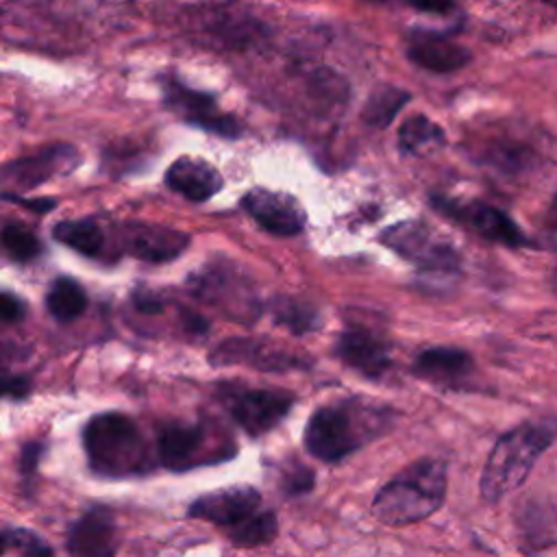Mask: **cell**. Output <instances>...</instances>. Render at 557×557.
<instances>
[{"label":"cell","instance_id":"cell-30","mask_svg":"<svg viewBox=\"0 0 557 557\" xmlns=\"http://www.w3.org/2000/svg\"><path fill=\"white\" fill-rule=\"evenodd\" d=\"M313 485V472L305 466H296L283 474V490L287 494H302L309 492Z\"/></svg>","mask_w":557,"mask_h":557},{"label":"cell","instance_id":"cell-2","mask_svg":"<svg viewBox=\"0 0 557 557\" xmlns=\"http://www.w3.org/2000/svg\"><path fill=\"white\" fill-rule=\"evenodd\" d=\"M446 496V463L424 457L387 481L372 500V516L389 527L413 524L435 513Z\"/></svg>","mask_w":557,"mask_h":557},{"label":"cell","instance_id":"cell-34","mask_svg":"<svg viewBox=\"0 0 557 557\" xmlns=\"http://www.w3.org/2000/svg\"><path fill=\"white\" fill-rule=\"evenodd\" d=\"M2 196L7 200H11V202L24 205L30 211H39V213H46V211H50L57 205V200H52V198H30V200H26V198H20V196H13V194H2Z\"/></svg>","mask_w":557,"mask_h":557},{"label":"cell","instance_id":"cell-28","mask_svg":"<svg viewBox=\"0 0 557 557\" xmlns=\"http://www.w3.org/2000/svg\"><path fill=\"white\" fill-rule=\"evenodd\" d=\"M0 244L7 250V255L15 261H30L41 252V242L39 237L20 222H9L0 231Z\"/></svg>","mask_w":557,"mask_h":557},{"label":"cell","instance_id":"cell-32","mask_svg":"<svg viewBox=\"0 0 557 557\" xmlns=\"http://www.w3.org/2000/svg\"><path fill=\"white\" fill-rule=\"evenodd\" d=\"M41 453H44V444H41V442H30V444H26V446L22 448V455H20V472H22L26 479L35 474Z\"/></svg>","mask_w":557,"mask_h":557},{"label":"cell","instance_id":"cell-19","mask_svg":"<svg viewBox=\"0 0 557 557\" xmlns=\"http://www.w3.org/2000/svg\"><path fill=\"white\" fill-rule=\"evenodd\" d=\"M411 372L433 385L461 389L474 372V359L463 348L431 346L416 355Z\"/></svg>","mask_w":557,"mask_h":557},{"label":"cell","instance_id":"cell-5","mask_svg":"<svg viewBox=\"0 0 557 557\" xmlns=\"http://www.w3.org/2000/svg\"><path fill=\"white\" fill-rule=\"evenodd\" d=\"M237 453V444L226 429L211 420L191 424L168 422L157 435V463L183 472L198 466L220 463Z\"/></svg>","mask_w":557,"mask_h":557},{"label":"cell","instance_id":"cell-8","mask_svg":"<svg viewBox=\"0 0 557 557\" xmlns=\"http://www.w3.org/2000/svg\"><path fill=\"white\" fill-rule=\"evenodd\" d=\"M218 392L231 418L252 437L274 429L289 413L296 400L287 389L246 387L242 383H222Z\"/></svg>","mask_w":557,"mask_h":557},{"label":"cell","instance_id":"cell-22","mask_svg":"<svg viewBox=\"0 0 557 557\" xmlns=\"http://www.w3.org/2000/svg\"><path fill=\"white\" fill-rule=\"evenodd\" d=\"M446 141L444 131L426 115H411L398 128V146L405 154H424Z\"/></svg>","mask_w":557,"mask_h":557},{"label":"cell","instance_id":"cell-26","mask_svg":"<svg viewBox=\"0 0 557 557\" xmlns=\"http://www.w3.org/2000/svg\"><path fill=\"white\" fill-rule=\"evenodd\" d=\"M0 557H52V548L35 531L0 522Z\"/></svg>","mask_w":557,"mask_h":557},{"label":"cell","instance_id":"cell-10","mask_svg":"<svg viewBox=\"0 0 557 557\" xmlns=\"http://www.w3.org/2000/svg\"><path fill=\"white\" fill-rule=\"evenodd\" d=\"M433 207L446 218L463 224L479 237L503 244L509 248L531 246L529 237L520 231V226L500 209L483 202V200H453V198H433Z\"/></svg>","mask_w":557,"mask_h":557},{"label":"cell","instance_id":"cell-24","mask_svg":"<svg viewBox=\"0 0 557 557\" xmlns=\"http://www.w3.org/2000/svg\"><path fill=\"white\" fill-rule=\"evenodd\" d=\"M46 307L54 320L72 322L85 311L87 294L83 285L72 276H59L48 289Z\"/></svg>","mask_w":557,"mask_h":557},{"label":"cell","instance_id":"cell-21","mask_svg":"<svg viewBox=\"0 0 557 557\" xmlns=\"http://www.w3.org/2000/svg\"><path fill=\"white\" fill-rule=\"evenodd\" d=\"M270 311L281 326L289 329L296 335L311 333L322 322L318 307L313 302H309L305 298H296V296H276L270 302Z\"/></svg>","mask_w":557,"mask_h":557},{"label":"cell","instance_id":"cell-14","mask_svg":"<svg viewBox=\"0 0 557 557\" xmlns=\"http://www.w3.org/2000/svg\"><path fill=\"white\" fill-rule=\"evenodd\" d=\"M78 165V152L67 144L48 146L35 154L7 163L0 172V183L11 189H33L57 174H67Z\"/></svg>","mask_w":557,"mask_h":557},{"label":"cell","instance_id":"cell-25","mask_svg":"<svg viewBox=\"0 0 557 557\" xmlns=\"http://www.w3.org/2000/svg\"><path fill=\"white\" fill-rule=\"evenodd\" d=\"M411 96L400 87L381 85L368 96V100L363 104V111H361V117L368 126L385 128V126L392 124V120L398 115V111L405 107V102Z\"/></svg>","mask_w":557,"mask_h":557},{"label":"cell","instance_id":"cell-33","mask_svg":"<svg viewBox=\"0 0 557 557\" xmlns=\"http://www.w3.org/2000/svg\"><path fill=\"white\" fill-rule=\"evenodd\" d=\"M133 305H135V309H137V311L148 313V315L159 313V311L163 309V302H161L154 294H148V292H144V289L133 294Z\"/></svg>","mask_w":557,"mask_h":557},{"label":"cell","instance_id":"cell-7","mask_svg":"<svg viewBox=\"0 0 557 557\" xmlns=\"http://www.w3.org/2000/svg\"><path fill=\"white\" fill-rule=\"evenodd\" d=\"M381 242L429 274H457L459 252L453 244L420 220L400 222L381 233Z\"/></svg>","mask_w":557,"mask_h":557},{"label":"cell","instance_id":"cell-31","mask_svg":"<svg viewBox=\"0 0 557 557\" xmlns=\"http://www.w3.org/2000/svg\"><path fill=\"white\" fill-rule=\"evenodd\" d=\"M24 311H26V307H24L22 298L0 292V322H17L24 318Z\"/></svg>","mask_w":557,"mask_h":557},{"label":"cell","instance_id":"cell-20","mask_svg":"<svg viewBox=\"0 0 557 557\" xmlns=\"http://www.w3.org/2000/svg\"><path fill=\"white\" fill-rule=\"evenodd\" d=\"M165 183L170 189L191 202H205L213 198L224 185L218 168L200 157H178L168 168Z\"/></svg>","mask_w":557,"mask_h":557},{"label":"cell","instance_id":"cell-6","mask_svg":"<svg viewBox=\"0 0 557 557\" xmlns=\"http://www.w3.org/2000/svg\"><path fill=\"white\" fill-rule=\"evenodd\" d=\"M189 289L196 298L242 324L255 322L261 313V300L252 278L231 261L207 263L189 276Z\"/></svg>","mask_w":557,"mask_h":557},{"label":"cell","instance_id":"cell-17","mask_svg":"<svg viewBox=\"0 0 557 557\" xmlns=\"http://www.w3.org/2000/svg\"><path fill=\"white\" fill-rule=\"evenodd\" d=\"M65 548L72 557H115L117 529L107 507H91L67 529Z\"/></svg>","mask_w":557,"mask_h":557},{"label":"cell","instance_id":"cell-18","mask_svg":"<svg viewBox=\"0 0 557 557\" xmlns=\"http://www.w3.org/2000/svg\"><path fill=\"white\" fill-rule=\"evenodd\" d=\"M407 57L429 72H455L470 63V50L440 30L416 28L407 37Z\"/></svg>","mask_w":557,"mask_h":557},{"label":"cell","instance_id":"cell-27","mask_svg":"<svg viewBox=\"0 0 557 557\" xmlns=\"http://www.w3.org/2000/svg\"><path fill=\"white\" fill-rule=\"evenodd\" d=\"M276 531H278V522L274 511L261 509L252 518H248L244 524L228 531V537L237 546H263L274 540Z\"/></svg>","mask_w":557,"mask_h":557},{"label":"cell","instance_id":"cell-4","mask_svg":"<svg viewBox=\"0 0 557 557\" xmlns=\"http://www.w3.org/2000/svg\"><path fill=\"white\" fill-rule=\"evenodd\" d=\"M83 446L89 468L109 479L146 474L157 463L135 420L117 411L94 416L83 429Z\"/></svg>","mask_w":557,"mask_h":557},{"label":"cell","instance_id":"cell-29","mask_svg":"<svg viewBox=\"0 0 557 557\" xmlns=\"http://www.w3.org/2000/svg\"><path fill=\"white\" fill-rule=\"evenodd\" d=\"M30 379L13 372L7 363H0V398H24L30 394Z\"/></svg>","mask_w":557,"mask_h":557},{"label":"cell","instance_id":"cell-23","mask_svg":"<svg viewBox=\"0 0 557 557\" xmlns=\"http://www.w3.org/2000/svg\"><path fill=\"white\" fill-rule=\"evenodd\" d=\"M52 235L57 242H61L67 248H72L81 255H87V257H98L104 246V235H102L100 226L89 218L61 220V222H57Z\"/></svg>","mask_w":557,"mask_h":557},{"label":"cell","instance_id":"cell-3","mask_svg":"<svg viewBox=\"0 0 557 557\" xmlns=\"http://www.w3.org/2000/svg\"><path fill=\"white\" fill-rule=\"evenodd\" d=\"M557 440V420H527L492 446L481 474V494L485 500H500L522 485L540 455Z\"/></svg>","mask_w":557,"mask_h":557},{"label":"cell","instance_id":"cell-9","mask_svg":"<svg viewBox=\"0 0 557 557\" xmlns=\"http://www.w3.org/2000/svg\"><path fill=\"white\" fill-rule=\"evenodd\" d=\"M215 366H248L263 372L311 368V357L268 337H231L211 352Z\"/></svg>","mask_w":557,"mask_h":557},{"label":"cell","instance_id":"cell-1","mask_svg":"<svg viewBox=\"0 0 557 557\" xmlns=\"http://www.w3.org/2000/svg\"><path fill=\"white\" fill-rule=\"evenodd\" d=\"M392 424V411L363 398H342L318 407L302 433L307 453L335 463L363 448Z\"/></svg>","mask_w":557,"mask_h":557},{"label":"cell","instance_id":"cell-13","mask_svg":"<svg viewBox=\"0 0 557 557\" xmlns=\"http://www.w3.org/2000/svg\"><path fill=\"white\" fill-rule=\"evenodd\" d=\"M187 511L191 518L233 531L261 511V494L250 485H231L198 496Z\"/></svg>","mask_w":557,"mask_h":557},{"label":"cell","instance_id":"cell-15","mask_svg":"<svg viewBox=\"0 0 557 557\" xmlns=\"http://www.w3.org/2000/svg\"><path fill=\"white\" fill-rule=\"evenodd\" d=\"M335 352L348 368L374 381L383 379L392 368L387 339L361 324H352L339 333Z\"/></svg>","mask_w":557,"mask_h":557},{"label":"cell","instance_id":"cell-12","mask_svg":"<svg viewBox=\"0 0 557 557\" xmlns=\"http://www.w3.org/2000/svg\"><path fill=\"white\" fill-rule=\"evenodd\" d=\"M246 213L268 233L278 237L298 235L305 228L307 213L302 205L287 191L255 187L242 198Z\"/></svg>","mask_w":557,"mask_h":557},{"label":"cell","instance_id":"cell-16","mask_svg":"<svg viewBox=\"0 0 557 557\" xmlns=\"http://www.w3.org/2000/svg\"><path fill=\"white\" fill-rule=\"evenodd\" d=\"M120 246L141 261L165 263L187 250L189 235L161 224H128L120 228Z\"/></svg>","mask_w":557,"mask_h":557},{"label":"cell","instance_id":"cell-11","mask_svg":"<svg viewBox=\"0 0 557 557\" xmlns=\"http://www.w3.org/2000/svg\"><path fill=\"white\" fill-rule=\"evenodd\" d=\"M163 100L187 124L200 126L215 135L235 139L244 131L242 122L235 115L220 111V107L211 94L191 89L174 76L163 78Z\"/></svg>","mask_w":557,"mask_h":557}]
</instances>
